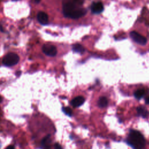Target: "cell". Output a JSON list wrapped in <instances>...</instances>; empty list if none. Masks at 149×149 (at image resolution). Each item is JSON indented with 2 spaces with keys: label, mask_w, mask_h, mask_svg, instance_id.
Returning <instances> with one entry per match:
<instances>
[{
  "label": "cell",
  "mask_w": 149,
  "mask_h": 149,
  "mask_svg": "<svg viewBox=\"0 0 149 149\" xmlns=\"http://www.w3.org/2000/svg\"><path fill=\"white\" fill-rule=\"evenodd\" d=\"M127 143L133 149H143L146 145V140L139 131L132 130L127 138Z\"/></svg>",
  "instance_id": "obj_2"
},
{
  "label": "cell",
  "mask_w": 149,
  "mask_h": 149,
  "mask_svg": "<svg viewBox=\"0 0 149 149\" xmlns=\"http://www.w3.org/2000/svg\"><path fill=\"white\" fill-rule=\"evenodd\" d=\"M19 61V56L13 52L8 53L3 58L2 62L6 66H12L16 65Z\"/></svg>",
  "instance_id": "obj_3"
},
{
  "label": "cell",
  "mask_w": 149,
  "mask_h": 149,
  "mask_svg": "<svg viewBox=\"0 0 149 149\" xmlns=\"http://www.w3.org/2000/svg\"><path fill=\"white\" fill-rule=\"evenodd\" d=\"M62 111L67 115L68 116H71L72 114V109L69 107H63L62 108Z\"/></svg>",
  "instance_id": "obj_14"
},
{
  "label": "cell",
  "mask_w": 149,
  "mask_h": 149,
  "mask_svg": "<svg viewBox=\"0 0 149 149\" xmlns=\"http://www.w3.org/2000/svg\"><path fill=\"white\" fill-rule=\"evenodd\" d=\"M91 10L93 13L98 14L101 13L104 10V6L102 3L101 2L93 3L91 6Z\"/></svg>",
  "instance_id": "obj_6"
},
{
  "label": "cell",
  "mask_w": 149,
  "mask_h": 149,
  "mask_svg": "<svg viewBox=\"0 0 149 149\" xmlns=\"http://www.w3.org/2000/svg\"><path fill=\"white\" fill-rule=\"evenodd\" d=\"M108 105V100L105 97H101L98 101V105L101 108L105 107Z\"/></svg>",
  "instance_id": "obj_11"
},
{
  "label": "cell",
  "mask_w": 149,
  "mask_h": 149,
  "mask_svg": "<svg viewBox=\"0 0 149 149\" xmlns=\"http://www.w3.org/2000/svg\"><path fill=\"white\" fill-rule=\"evenodd\" d=\"M72 49L73 51L77 52V53H80V54H82L84 52V47L79 44H74L72 45Z\"/></svg>",
  "instance_id": "obj_10"
},
{
  "label": "cell",
  "mask_w": 149,
  "mask_h": 149,
  "mask_svg": "<svg viewBox=\"0 0 149 149\" xmlns=\"http://www.w3.org/2000/svg\"><path fill=\"white\" fill-rule=\"evenodd\" d=\"M37 18L38 22L42 25H46L48 23V16L44 12H39L37 14Z\"/></svg>",
  "instance_id": "obj_7"
},
{
  "label": "cell",
  "mask_w": 149,
  "mask_h": 149,
  "mask_svg": "<svg viewBox=\"0 0 149 149\" xmlns=\"http://www.w3.org/2000/svg\"><path fill=\"white\" fill-rule=\"evenodd\" d=\"M85 101V99L82 96H77L74 98L71 101V105L73 107H79L83 104Z\"/></svg>",
  "instance_id": "obj_9"
},
{
  "label": "cell",
  "mask_w": 149,
  "mask_h": 149,
  "mask_svg": "<svg viewBox=\"0 0 149 149\" xmlns=\"http://www.w3.org/2000/svg\"><path fill=\"white\" fill-rule=\"evenodd\" d=\"M36 2H40V0H35Z\"/></svg>",
  "instance_id": "obj_18"
},
{
  "label": "cell",
  "mask_w": 149,
  "mask_h": 149,
  "mask_svg": "<svg viewBox=\"0 0 149 149\" xmlns=\"http://www.w3.org/2000/svg\"><path fill=\"white\" fill-rule=\"evenodd\" d=\"M137 111L138 115H139V116H142L143 118H146L147 116L148 112L146 109V108H144L143 107H138L137 108Z\"/></svg>",
  "instance_id": "obj_12"
},
{
  "label": "cell",
  "mask_w": 149,
  "mask_h": 149,
  "mask_svg": "<svg viewBox=\"0 0 149 149\" xmlns=\"http://www.w3.org/2000/svg\"><path fill=\"white\" fill-rule=\"evenodd\" d=\"M130 36L132 40L137 44H139L140 45H145L147 42L146 38L135 31H131L130 33Z\"/></svg>",
  "instance_id": "obj_5"
},
{
  "label": "cell",
  "mask_w": 149,
  "mask_h": 149,
  "mask_svg": "<svg viewBox=\"0 0 149 149\" xmlns=\"http://www.w3.org/2000/svg\"><path fill=\"white\" fill-rule=\"evenodd\" d=\"M41 147L43 149H51V139L49 134L45 136L41 140Z\"/></svg>",
  "instance_id": "obj_8"
},
{
  "label": "cell",
  "mask_w": 149,
  "mask_h": 149,
  "mask_svg": "<svg viewBox=\"0 0 149 149\" xmlns=\"http://www.w3.org/2000/svg\"><path fill=\"white\" fill-rule=\"evenodd\" d=\"M145 94V90L144 89H139L136 90L134 93V96L137 99L141 98Z\"/></svg>",
  "instance_id": "obj_13"
},
{
  "label": "cell",
  "mask_w": 149,
  "mask_h": 149,
  "mask_svg": "<svg viewBox=\"0 0 149 149\" xmlns=\"http://www.w3.org/2000/svg\"><path fill=\"white\" fill-rule=\"evenodd\" d=\"M145 102H146V104H149V97H148L147 98H146Z\"/></svg>",
  "instance_id": "obj_17"
},
{
  "label": "cell",
  "mask_w": 149,
  "mask_h": 149,
  "mask_svg": "<svg viewBox=\"0 0 149 149\" xmlns=\"http://www.w3.org/2000/svg\"><path fill=\"white\" fill-rule=\"evenodd\" d=\"M54 149H62V148L59 143H55L54 144Z\"/></svg>",
  "instance_id": "obj_15"
},
{
  "label": "cell",
  "mask_w": 149,
  "mask_h": 149,
  "mask_svg": "<svg viewBox=\"0 0 149 149\" xmlns=\"http://www.w3.org/2000/svg\"><path fill=\"white\" fill-rule=\"evenodd\" d=\"M42 52L49 56H54L56 55L57 49L56 47L51 44H44L42 47Z\"/></svg>",
  "instance_id": "obj_4"
},
{
  "label": "cell",
  "mask_w": 149,
  "mask_h": 149,
  "mask_svg": "<svg viewBox=\"0 0 149 149\" xmlns=\"http://www.w3.org/2000/svg\"><path fill=\"white\" fill-rule=\"evenodd\" d=\"M5 149H15V147L13 146H8Z\"/></svg>",
  "instance_id": "obj_16"
},
{
  "label": "cell",
  "mask_w": 149,
  "mask_h": 149,
  "mask_svg": "<svg viewBox=\"0 0 149 149\" xmlns=\"http://www.w3.org/2000/svg\"><path fill=\"white\" fill-rule=\"evenodd\" d=\"M84 0H63V13L66 17L78 19L85 15L87 10L82 8Z\"/></svg>",
  "instance_id": "obj_1"
}]
</instances>
